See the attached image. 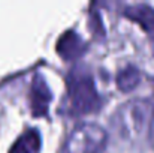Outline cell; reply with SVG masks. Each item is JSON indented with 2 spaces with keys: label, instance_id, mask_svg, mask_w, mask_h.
<instances>
[{
  "label": "cell",
  "instance_id": "obj_10",
  "mask_svg": "<svg viewBox=\"0 0 154 153\" xmlns=\"http://www.w3.org/2000/svg\"><path fill=\"white\" fill-rule=\"evenodd\" d=\"M150 138H151V143L154 146V116L151 119V125H150Z\"/></svg>",
  "mask_w": 154,
  "mask_h": 153
},
{
  "label": "cell",
  "instance_id": "obj_2",
  "mask_svg": "<svg viewBox=\"0 0 154 153\" xmlns=\"http://www.w3.org/2000/svg\"><path fill=\"white\" fill-rule=\"evenodd\" d=\"M108 135L96 123H81L64 143L61 153H103Z\"/></svg>",
  "mask_w": 154,
  "mask_h": 153
},
{
  "label": "cell",
  "instance_id": "obj_5",
  "mask_svg": "<svg viewBox=\"0 0 154 153\" xmlns=\"http://www.w3.org/2000/svg\"><path fill=\"white\" fill-rule=\"evenodd\" d=\"M87 50V44L81 39L79 35L69 30L63 33L57 42V53L64 60H76Z\"/></svg>",
  "mask_w": 154,
  "mask_h": 153
},
{
  "label": "cell",
  "instance_id": "obj_6",
  "mask_svg": "<svg viewBox=\"0 0 154 153\" xmlns=\"http://www.w3.org/2000/svg\"><path fill=\"white\" fill-rule=\"evenodd\" d=\"M124 15L132 20L136 21L151 38L154 39V9L148 5L139 3V5H133V6H127L124 11Z\"/></svg>",
  "mask_w": 154,
  "mask_h": 153
},
{
  "label": "cell",
  "instance_id": "obj_4",
  "mask_svg": "<svg viewBox=\"0 0 154 153\" xmlns=\"http://www.w3.org/2000/svg\"><path fill=\"white\" fill-rule=\"evenodd\" d=\"M51 102V90L41 74H36L30 89V108L35 117H44L48 114V105Z\"/></svg>",
  "mask_w": 154,
  "mask_h": 153
},
{
  "label": "cell",
  "instance_id": "obj_3",
  "mask_svg": "<svg viewBox=\"0 0 154 153\" xmlns=\"http://www.w3.org/2000/svg\"><path fill=\"white\" fill-rule=\"evenodd\" d=\"M150 105L144 101H130L120 107L114 116V125L120 135L126 138H135L142 134L148 120Z\"/></svg>",
  "mask_w": 154,
  "mask_h": 153
},
{
  "label": "cell",
  "instance_id": "obj_9",
  "mask_svg": "<svg viewBox=\"0 0 154 153\" xmlns=\"http://www.w3.org/2000/svg\"><path fill=\"white\" fill-rule=\"evenodd\" d=\"M88 24H90V30H91L93 36H94V38H99V39H103V36H105V29H103L102 18H100V14H99V12L91 11Z\"/></svg>",
  "mask_w": 154,
  "mask_h": 153
},
{
  "label": "cell",
  "instance_id": "obj_8",
  "mask_svg": "<svg viewBox=\"0 0 154 153\" xmlns=\"http://www.w3.org/2000/svg\"><path fill=\"white\" fill-rule=\"evenodd\" d=\"M139 81H141V74L132 65H129L124 69H121L118 72V75H117V87L121 92H124V93L132 92L139 84Z\"/></svg>",
  "mask_w": 154,
  "mask_h": 153
},
{
  "label": "cell",
  "instance_id": "obj_1",
  "mask_svg": "<svg viewBox=\"0 0 154 153\" xmlns=\"http://www.w3.org/2000/svg\"><path fill=\"white\" fill-rule=\"evenodd\" d=\"M67 96L69 107L67 111L70 116L79 117L91 114L100 108V98L94 86V80L84 66L73 68L67 78Z\"/></svg>",
  "mask_w": 154,
  "mask_h": 153
},
{
  "label": "cell",
  "instance_id": "obj_7",
  "mask_svg": "<svg viewBox=\"0 0 154 153\" xmlns=\"http://www.w3.org/2000/svg\"><path fill=\"white\" fill-rule=\"evenodd\" d=\"M41 149V137L38 131L32 129L26 134H23L14 147L11 149V153H39Z\"/></svg>",
  "mask_w": 154,
  "mask_h": 153
}]
</instances>
